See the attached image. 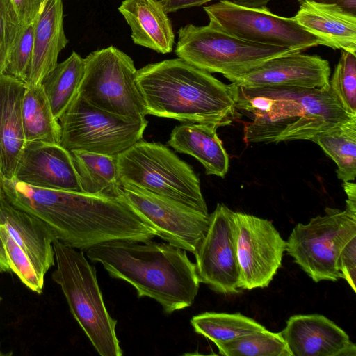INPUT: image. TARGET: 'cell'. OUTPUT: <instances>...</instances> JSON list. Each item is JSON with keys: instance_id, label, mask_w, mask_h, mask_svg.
<instances>
[{"instance_id": "1", "label": "cell", "mask_w": 356, "mask_h": 356, "mask_svg": "<svg viewBox=\"0 0 356 356\" xmlns=\"http://www.w3.org/2000/svg\"><path fill=\"white\" fill-rule=\"evenodd\" d=\"M6 200L40 220L56 240L80 250L116 240L138 241L144 222L117 197L31 186L0 178Z\"/></svg>"}, {"instance_id": "2", "label": "cell", "mask_w": 356, "mask_h": 356, "mask_svg": "<svg viewBox=\"0 0 356 356\" xmlns=\"http://www.w3.org/2000/svg\"><path fill=\"white\" fill-rule=\"evenodd\" d=\"M231 86L238 114L252 120L244 125L246 143L312 141L356 120L344 111L330 85L323 88Z\"/></svg>"}, {"instance_id": "3", "label": "cell", "mask_w": 356, "mask_h": 356, "mask_svg": "<svg viewBox=\"0 0 356 356\" xmlns=\"http://www.w3.org/2000/svg\"><path fill=\"white\" fill-rule=\"evenodd\" d=\"M86 251L111 277L131 284L138 298L159 302L166 314L188 307L197 295L200 280L186 251L168 243L116 240Z\"/></svg>"}, {"instance_id": "4", "label": "cell", "mask_w": 356, "mask_h": 356, "mask_svg": "<svg viewBox=\"0 0 356 356\" xmlns=\"http://www.w3.org/2000/svg\"><path fill=\"white\" fill-rule=\"evenodd\" d=\"M136 80L148 115L218 128L238 114L231 84L179 58L143 67Z\"/></svg>"}, {"instance_id": "5", "label": "cell", "mask_w": 356, "mask_h": 356, "mask_svg": "<svg viewBox=\"0 0 356 356\" xmlns=\"http://www.w3.org/2000/svg\"><path fill=\"white\" fill-rule=\"evenodd\" d=\"M53 248L56 268L52 279L60 286L74 318L100 355H122L117 321L106 308L95 267L82 250L58 240Z\"/></svg>"}, {"instance_id": "6", "label": "cell", "mask_w": 356, "mask_h": 356, "mask_svg": "<svg viewBox=\"0 0 356 356\" xmlns=\"http://www.w3.org/2000/svg\"><path fill=\"white\" fill-rule=\"evenodd\" d=\"M120 179L209 214L192 168L160 143L140 140L117 155Z\"/></svg>"}, {"instance_id": "7", "label": "cell", "mask_w": 356, "mask_h": 356, "mask_svg": "<svg viewBox=\"0 0 356 356\" xmlns=\"http://www.w3.org/2000/svg\"><path fill=\"white\" fill-rule=\"evenodd\" d=\"M297 51L247 42L209 24L180 28L175 49L179 58L209 73L222 74L232 83L270 58Z\"/></svg>"}, {"instance_id": "8", "label": "cell", "mask_w": 356, "mask_h": 356, "mask_svg": "<svg viewBox=\"0 0 356 356\" xmlns=\"http://www.w3.org/2000/svg\"><path fill=\"white\" fill-rule=\"evenodd\" d=\"M60 145L68 150L117 156L143 139L145 117L113 114L88 104L77 95L58 120Z\"/></svg>"}, {"instance_id": "9", "label": "cell", "mask_w": 356, "mask_h": 356, "mask_svg": "<svg viewBox=\"0 0 356 356\" xmlns=\"http://www.w3.org/2000/svg\"><path fill=\"white\" fill-rule=\"evenodd\" d=\"M84 60L79 95L90 105L118 115L142 118L147 115L131 57L110 46L91 52Z\"/></svg>"}, {"instance_id": "10", "label": "cell", "mask_w": 356, "mask_h": 356, "mask_svg": "<svg viewBox=\"0 0 356 356\" xmlns=\"http://www.w3.org/2000/svg\"><path fill=\"white\" fill-rule=\"evenodd\" d=\"M325 211L307 224L298 223L286 241L287 253L315 282L341 278L340 250L356 236L355 214L332 208Z\"/></svg>"}, {"instance_id": "11", "label": "cell", "mask_w": 356, "mask_h": 356, "mask_svg": "<svg viewBox=\"0 0 356 356\" xmlns=\"http://www.w3.org/2000/svg\"><path fill=\"white\" fill-rule=\"evenodd\" d=\"M204 10L210 25L247 42L298 51L324 45L321 39L303 29L293 17L276 15L268 8H248L229 0H220L204 7Z\"/></svg>"}, {"instance_id": "12", "label": "cell", "mask_w": 356, "mask_h": 356, "mask_svg": "<svg viewBox=\"0 0 356 356\" xmlns=\"http://www.w3.org/2000/svg\"><path fill=\"white\" fill-rule=\"evenodd\" d=\"M116 197L154 229L159 237L193 254L208 229L209 214L132 184L120 181Z\"/></svg>"}, {"instance_id": "13", "label": "cell", "mask_w": 356, "mask_h": 356, "mask_svg": "<svg viewBox=\"0 0 356 356\" xmlns=\"http://www.w3.org/2000/svg\"><path fill=\"white\" fill-rule=\"evenodd\" d=\"M239 270L238 288L269 285L281 266L286 243L271 221L234 211Z\"/></svg>"}, {"instance_id": "14", "label": "cell", "mask_w": 356, "mask_h": 356, "mask_svg": "<svg viewBox=\"0 0 356 356\" xmlns=\"http://www.w3.org/2000/svg\"><path fill=\"white\" fill-rule=\"evenodd\" d=\"M194 255L200 282L225 295L241 292L234 211L224 204L209 214L208 229Z\"/></svg>"}, {"instance_id": "15", "label": "cell", "mask_w": 356, "mask_h": 356, "mask_svg": "<svg viewBox=\"0 0 356 356\" xmlns=\"http://www.w3.org/2000/svg\"><path fill=\"white\" fill-rule=\"evenodd\" d=\"M13 179L38 188L83 192L72 155L60 144L26 143Z\"/></svg>"}, {"instance_id": "16", "label": "cell", "mask_w": 356, "mask_h": 356, "mask_svg": "<svg viewBox=\"0 0 356 356\" xmlns=\"http://www.w3.org/2000/svg\"><path fill=\"white\" fill-rule=\"evenodd\" d=\"M330 72L328 60L297 51L270 58L234 83L243 87L323 88L329 86Z\"/></svg>"}, {"instance_id": "17", "label": "cell", "mask_w": 356, "mask_h": 356, "mask_svg": "<svg viewBox=\"0 0 356 356\" xmlns=\"http://www.w3.org/2000/svg\"><path fill=\"white\" fill-rule=\"evenodd\" d=\"M280 333L293 356L356 355L347 333L321 314L291 316Z\"/></svg>"}, {"instance_id": "18", "label": "cell", "mask_w": 356, "mask_h": 356, "mask_svg": "<svg viewBox=\"0 0 356 356\" xmlns=\"http://www.w3.org/2000/svg\"><path fill=\"white\" fill-rule=\"evenodd\" d=\"M26 88L24 81L0 74V178H14L26 144L22 120V102Z\"/></svg>"}, {"instance_id": "19", "label": "cell", "mask_w": 356, "mask_h": 356, "mask_svg": "<svg viewBox=\"0 0 356 356\" xmlns=\"http://www.w3.org/2000/svg\"><path fill=\"white\" fill-rule=\"evenodd\" d=\"M67 43L63 29L62 0H45L34 23L32 58L24 81L26 86L42 83L57 65L58 55Z\"/></svg>"}, {"instance_id": "20", "label": "cell", "mask_w": 356, "mask_h": 356, "mask_svg": "<svg viewBox=\"0 0 356 356\" xmlns=\"http://www.w3.org/2000/svg\"><path fill=\"white\" fill-rule=\"evenodd\" d=\"M0 224L24 251L38 274L44 277L55 264L53 242L56 240L46 225L21 210L6 198L0 202Z\"/></svg>"}, {"instance_id": "21", "label": "cell", "mask_w": 356, "mask_h": 356, "mask_svg": "<svg viewBox=\"0 0 356 356\" xmlns=\"http://www.w3.org/2000/svg\"><path fill=\"white\" fill-rule=\"evenodd\" d=\"M293 17L325 46L356 54V15L336 5L305 1Z\"/></svg>"}, {"instance_id": "22", "label": "cell", "mask_w": 356, "mask_h": 356, "mask_svg": "<svg viewBox=\"0 0 356 356\" xmlns=\"http://www.w3.org/2000/svg\"><path fill=\"white\" fill-rule=\"evenodd\" d=\"M118 10L130 26L136 44L161 54L172 51L175 35L160 1L124 0Z\"/></svg>"}, {"instance_id": "23", "label": "cell", "mask_w": 356, "mask_h": 356, "mask_svg": "<svg viewBox=\"0 0 356 356\" xmlns=\"http://www.w3.org/2000/svg\"><path fill=\"white\" fill-rule=\"evenodd\" d=\"M217 129L210 124L182 123L172 129L167 144L178 152L197 159L207 175L225 177L229 169V156Z\"/></svg>"}, {"instance_id": "24", "label": "cell", "mask_w": 356, "mask_h": 356, "mask_svg": "<svg viewBox=\"0 0 356 356\" xmlns=\"http://www.w3.org/2000/svg\"><path fill=\"white\" fill-rule=\"evenodd\" d=\"M22 120L26 143L60 144V125L42 84L26 86L22 102Z\"/></svg>"}, {"instance_id": "25", "label": "cell", "mask_w": 356, "mask_h": 356, "mask_svg": "<svg viewBox=\"0 0 356 356\" xmlns=\"http://www.w3.org/2000/svg\"><path fill=\"white\" fill-rule=\"evenodd\" d=\"M83 193L116 197L120 185L117 156L70 152Z\"/></svg>"}, {"instance_id": "26", "label": "cell", "mask_w": 356, "mask_h": 356, "mask_svg": "<svg viewBox=\"0 0 356 356\" xmlns=\"http://www.w3.org/2000/svg\"><path fill=\"white\" fill-rule=\"evenodd\" d=\"M84 72V58L72 51L66 60L57 63L43 79L41 84L58 120L79 95Z\"/></svg>"}, {"instance_id": "27", "label": "cell", "mask_w": 356, "mask_h": 356, "mask_svg": "<svg viewBox=\"0 0 356 356\" xmlns=\"http://www.w3.org/2000/svg\"><path fill=\"white\" fill-rule=\"evenodd\" d=\"M337 164L338 179L354 181L356 177V120L337 126L312 140Z\"/></svg>"}, {"instance_id": "28", "label": "cell", "mask_w": 356, "mask_h": 356, "mask_svg": "<svg viewBox=\"0 0 356 356\" xmlns=\"http://www.w3.org/2000/svg\"><path fill=\"white\" fill-rule=\"evenodd\" d=\"M194 331L214 343L234 340L266 329L255 320L241 313L204 312L190 321Z\"/></svg>"}, {"instance_id": "29", "label": "cell", "mask_w": 356, "mask_h": 356, "mask_svg": "<svg viewBox=\"0 0 356 356\" xmlns=\"http://www.w3.org/2000/svg\"><path fill=\"white\" fill-rule=\"evenodd\" d=\"M215 344L225 356H293L281 334L266 328Z\"/></svg>"}, {"instance_id": "30", "label": "cell", "mask_w": 356, "mask_h": 356, "mask_svg": "<svg viewBox=\"0 0 356 356\" xmlns=\"http://www.w3.org/2000/svg\"><path fill=\"white\" fill-rule=\"evenodd\" d=\"M329 85L344 111L356 116V54L341 50Z\"/></svg>"}, {"instance_id": "31", "label": "cell", "mask_w": 356, "mask_h": 356, "mask_svg": "<svg viewBox=\"0 0 356 356\" xmlns=\"http://www.w3.org/2000/svg\"><path fill=\"white\" fill-rule=\"evenodd\" d=\"M0 234L10 270L29 289L41 293L44 277L38 274L24 251L13 240L3 224H0Z\"/></svg>"}, {"instance_id": "32", "label": "cell", "mask_w": 356, "mask_h": 356, "mask_svg": "<svg viewBox=\"0 0 356 356\" xmlns=\"http://www.w3.org/2000/svg\"><path fill=\"white\" fill-rule=\"evenodd\" d=\"M24 26L20 23L10 0H0V74L18 41Z\"/></svg>"}, {"instance_id": "33", "label": "cell", "mask_w": 356, "mask_h": 356, "mask_svg": "<svg viewBox=\"0 0 356 356\" xmlns=\"http://www.w3.org/2000/svg\"><path fill=\"white\" fill-rule=\"evenodd\" d=\"M33 32L34 24L24 26L20 37L8 58L5 74L25 81L31 62Z\"/></svg>"}, {"instance_id": "34", "label": "cell", "mask_w": 356, "mask_h": 356, "mask_svg": "<svg viewBox=\"0 0 356 356\" xmlns=\"http://www.w3.org/2000/svg\"><path fill=\"white\" fill-rule=\"evenodd\" d=\"M338 266L341 278L356 291V236L348 241L340 250Z\"/></svg>"}, {"instance_id": "35", "label": "cell", "mask_w": 356, "mask_h": 356, "mask_svg": "<svg viewBox=\"0 0 356 356\" xmlns=\"http://www.w3.org/2000/svg\"><path fill=\"white\" fill-rule=\"evenodd\" d=\"M22 26L33 24L42 12L45 0H10Z\"/></svg>"}, {"instance_id": "36", "label": "cell", "mask_w": 356, "mask_h": 356, "mask_svg": "<svg viewBox=\"0 0 356 356\" xmlns=\"http://www.w3.org/2000/svg\"><path fill=\"white\" fill-rule=\"evenodd\" d=\"M213 0H161L165 12L172 13L182 8L200 6Z\"/></svg>"}, {"instance_id": "37", "label": "cell", "mask_w": 356, "mask_h": 356, "mask_svg": "<svg viewBox=\"0 0 356 356\" xmlns=\"http://www.w3.org/2000/svg\"><path fill=\"white\" fill-rule=\"evenodd\" d=\"M299 4L305 1H312L318 3L336 5L348 13L356 15V0H297Z\"/></svg>"}, {"instance_id": "38", "label": "cell", "mask_w": 356, "mask_h": 356, "mask_svg": "<svg viewBox=\"0 0 356 356\" xmlns=\"http://www.w3.org/2000/svg\"><path fill=\"white\" fill-rule=\"evenodd\" d=\"M342 186L347 195L346 209L356 215V185L354 182H343Z\"/></svg>"}, {"instance_id": "39", "label": "cell", "mask_w": 356, "mask_h": 356, "mask_svg": "<svg viewBox=\"0 0 356 356\" xmlns=\"http://www.w3.org/2000/svg\"><path fill=\"white\" fill-rule=\"evenodd\" d=\"M232 3L238 6L253 8H266V6L271 0H229Z\"/></svg>"}, {"instance_id": "40", "label": "cell", "mask_w": 356, "mask_h": 356, "mask_svg": "<svg viewBox=\"0 0 356 356\" xmlns=\"http://www.w3.org/2000/svg\"><path fill=\"white\" fill-rule=\"evenodd\" d=\"M10 269V265L0 234V272L8 271Z\"/></svg>"}, {"instance_id": "41", "label": "cell", "mask_w": 356, "mask_h": 356, "mask_svg": "<svg viewBox=\"0 0 356 356\" xmlns=\"http://www.w3.org/2000/svg\"><path fill=\"white\" fill-rule=\"evenodd\" d=\"M5 199L4 193L3 191L1 182H0V202Z\"/></svg>"}, {"instance_id": "42", "label": "cell", "mask_w": 356, "mask_h": 356, "mask_svg": "<svg viewBox=\"0 0 356 356\" xmlns=\"http://www.w3.org/2000/svg\"><path fill=\"white\" fill-rule=\"evenodd\" d=\"M0 301H1V298H0Z\"/></svg>"}]
</instances>
